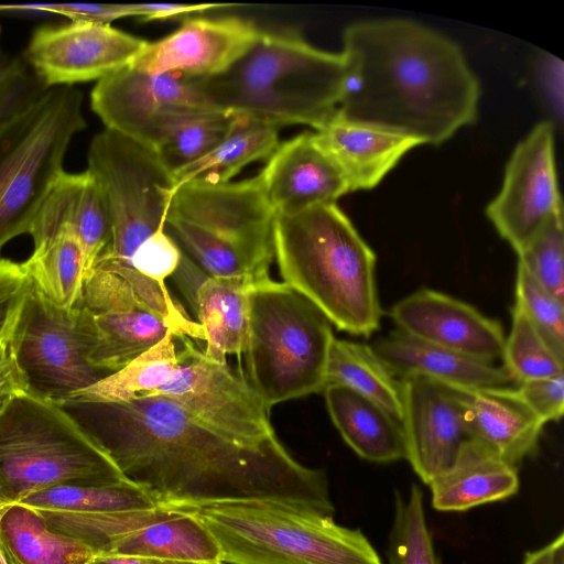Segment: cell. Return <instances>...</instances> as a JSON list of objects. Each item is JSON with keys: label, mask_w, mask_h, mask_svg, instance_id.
<instances>
[{"label": "cell", "mask_w": 564, "mask_h": 564, "mask_svg": "<svg viewBox=\"0 0 564 564\" xmlns=\"http://www.w3.org/2000/svg\"><path fill=\"white\" fill-rule=\"evenodd\" d=\"M122 475L162 507L270 501L333 516L326 475L299 463L279 438L249 444L203 423L163 395L58 403Z\"/></svg>", "instance_id": "6da1fadb"}, {"label": "cell", "mask_w": 564, "mask_h": 564, "mask_svg": "<svg viewBox=\"0 0 564 564\" xmlns=\"http://www.w3.org/2000/svg\"><path fill=\"white\" fill-rule=\"evenodd\" d=\"M347 74L337 115L441 144L477 118L480 84L451 39L403 19L344 31Z\"/></svg>", "instance_id": "7a4b0ae2"}, {"label": "cell", "mask_w": 564, "mask_h": 564, "mask_svg": "<svg viewBox=\"0 0 564 564\" xmlns=\"http://www.w3.org/2000/svg\"><path fill=\"white\" fill-rule=\"evenodd\" d=\"M347 74L343 53L319 50L293 31H261L224 72L197 78L216 110L279 128L316 130L337 112Z\"/></svg>", "instance_id": "3957f363"}, {"label": "cell", "mask_w": 564, "mask_h": 564, "mask_svg": "<svg viewBox=\"0 0 564 564\" xmlns=\"http://www.w3.org/2000/svg\"><path fill=\"white\" fill-rule=\"evenodd\" d=\"M273 247L282 282L332 325L365 337L379 328L376 254L336 204L275 215Z\"/></svg>", "instance_id": "277c9868"}, {"label": "cell", "mask_w": 564, "mask_h": 564, "mask_svg": "<svg viewBox=\"0 0 564 564\" xmlns=\"http://www.w3.org/2000/svg\"><path fill=\"white\" fill-rule=\"evenodd\" d=\"M274 218L259 175L196 181L174 187L165 230L208 276L257 282L270 278Z\"/></svg>", "instance_id": "5b68a950"}, {"label": "cell", "mask_w": 564, "mask_h": 564, "mask_svg": "<svg viewBox=\"0 0 564 564\" xmlns=\"http://www.w3.org/2000/svg\"><path fill=\"white\" fill-rule=\"evenodd\" d=\"M124 479L58 403L24 389L0 402V507L51 487Z\"/></svg>", "instance_id": "8992f818"}, {"label": "cell", "mask_w": 564, "mask_h": 564, "mask_svg": "<svg viewBox=\"0 0 564 564\" xmlns=\"http://www.w3.org/2000/svg\"><path fill=\"white\" fill-rule=\"evenodd\" d=\"M330 322L305 296L270 278L248 292L249 386L267 409L326 386Z\"/></svg>", "instance_id": "52a82bcc"}, {"label": "cell", "mask_w": 564, "mask_h": 564, "mask_svg": "<svg viewBox=\"0 0 564 564\" xmlns=\"http://www.w3.org/2000/svg\"><path fill=\"white\" fill-rule=\"evenodd\" d=\"M193 511L229 564H382L366 535L332 516L270 501L209 505Z\"/></svg>", "instance_id": "ba28073f"}, {"label": "cell", "mask_w": 564, "mask_h": 564, "mask_svg": "<svg viewBox=\"0 0 564 564\" xmlns=\"http://www.w3.org/2000/svg\"><path fill=\"white\" fill-rule=\"evenodd\" d=\"M82 93L48 88L0 127V253L32 224L58 177L74 135L87 126ZM1 259V258H0Z\"/></svg>", "instance_id": "9c48e42d"}, {"label": "cell", "mask_w": 564, "mask_h": 564, "mask_svg": "<svg viewBox=\"0 0 564 564\" xmlns=\"http://www.w3.org/2000/svg\"><path fill=\"white\" fill-rule=\"evenodd\" d=\"M87 170L102 192L110 223V241L93 269L111 272L131 286L132 257L165 229L173 175L153 149L108 129L91 140Z\"/></svg>", "instance_id": "30bf717a"}, {"label": "cell", "mask_w": 564, "mask_h": 564, "mask_svg": "<svg viewBox=\"0 0 564 564\" xmlns=\"http://www.w3.org/2000/svg\"><path fill=\"white\" fill-rule=\"evenodd\" d=\"M8 345L23 389L55 403L107 376L88 359L89 337L79 306L61 308L31 283Z\"/></svg>", "instance_id": "8fae6325"}, {"label": "cell", "mask_w": 564, "mask_h": 564, "mask_svg": "<svg viewBox=\"0 0 564 564\" xmlns=\"http://www.w3.org/2000/svg\"><path fill=\"white\" fill-rule=\"evenodd\" d=\"M90 104L106 129L154 151L186 117L216 110L203 95L197 78L152 74L131 65L98 80Z\"/></svg>", "instance_id": "7c38bea8"}, {"label": "cell", "mask_w": 564, "mask_h": 564, "mask_svg": "<svg viewBox=\"0 0 564 564\" xmlns=\"http://www.w3.org/2000/svg\"><path fill=\"white\" fill-rule=\"evenodd\" d=\"M178 361L166 381L151 395L176 402L208 426L249 444L276 438L269 409L242 377L227 364L209 359L192 338L180 336Z\"/></svg>", "instance_id": "4fadbf2b"}, {"label": "cell", "mask_w": 564, "mask_h": 564, "mask_svg": "<svg viewBox=\"0 0 564 564\" xmlns=\"http://www.w3.org/2000/svg\"><path fill=\"white\" fill-rule=\"evenodd\" d=\"M486 215L517 254L563 216L551 122L538 123L516 147Z\"/></svg>", "instance_id": "5bb4252c"}, {"label": "cell", "mask_w": 564, "mask_h": 564, "mask_svg": "<svg viewBox=\"0 0 564 564\" xmlns=\"http://www.w3.org/2000/svg\"><path fill=\"white\" fill-rule=\"evenodd\" d=\"M89 337L90 364L107 376L150 349L174 326L120 276L91 269L78 304Z\"/></svg>", "instance_id": "9a60e30c"}, {"label": "cell", "mask_w": 564, "mask_h": 564, "mask_svg": "<svg viewBox=\"0 0 564 564\" xmlns=\"http://www.w3.org/2000/svg\"><path fill=\"white\" fill-rule=\"evenodd\" d=\"M147 44L107 23L69 21L37 28L23 59L47 88L72 86L130 65Z\"/></svg>", "instance_id": "2e32d148"}, {"label": "cell", "mask_w": 564, "mask_h": 564, "mask_svg": "<svg viewBox=\"0 0 564 564\" xmlns=\"http://www.w3.org/2000/svg\"><path fill=\"white\" fill-rule=\"evenodd\" d=\"M405 459L429 485L455 459L468 432L465 408L453 387L420 377L399 379Z\"/></svg>", "instance_id": "e0dca14e"}, {"label": "cell", "mask_w": 564, "mask_h": 564, "mask_svg": "<svg viewBox=\"0 0 564 564\" xmlns=\"http://www.w3.org/2000/svg\"><path fill=\"white\" fill-rule=\"evenodd\" d=\"M260 32L252 21L238 17L186 19L170 35L148 42L130 65L152 74L210 77L237 61Z\"/></svg>", "instance_id": "ac0fdd59"}, {"label": "cell", "mask_w": 564, "mask_h": 564, "mask_svg": "<svg viewBox=\"0 0 564 564\" xmlns=\"http://www.w3.org/2000/svg\"><path fill=\"white\" fill-rule=\"evenodd\" d=\"M397 329L417 339L494 364L502 358L500 323L442 292L421 289L390 310Z\"/></svg>", "instance_id": "d6986e66"}, {"label": "cell", "mask_w": 564, "mask_h": 564, "mask_svg": "<svg viewBox=\"0 0 564 564\" xmlns=\"http://www.w3.org/2000/svg\"><path fill=\"white\" fill-rule=\"evenodd\" d=\"M258 175L275 215L336 204L350 192L344 174L313 132L280 143Z\"/></svg>", "instance_id": "ffe728a7"}, {"label": "cell", "mask_w": 564, "mask_h": 564, "mask_svg": "<svg viewBox=\"0 0 564 564\" xmlns=\"http://www.w3.org/2000/svg\"><path fill=\"white\" fill-rule=\"evenodd\" d=\"M453 388L465 408L470 440L516 467L535 451L544 423L517 388Z\"/></svg>", "instance_id": "44dd1931"}, {"label": "cell", "mask_w": 564, "mask_h": 564, "mask_svg": "<svg viewBox=\"0 0 564 564\" xmlns=\"http://www.w3.org/2000/svg\"><path fill=\"white\" fill-rule=\"evenodd\" d=\"M314 134L344 174L350 192L373 188L405 153L422 144L415 138L348 120L337 112Z\"/></svg>", "instance_id": "7402d4cb"}, {"label": "cell", "mask_w": 564, "mask_h": 564, "mask_svg": "<svg viewBox=\"0 0 564 564\" xmlns=\"http://www.w3.org/2000/svg\"><path fill=\"white\" fill-rule=\"evenodd\" d=\"M63 227L78 238L88 274L110 241L105 198L88 170L77 174L64 172L58 177L32 224L34 246Z\"/></svg>", "instance_id": "603a6c76"}, {"label": "cell", "mask_w": 564, "mask_h": 564, "mask_svg": "<svg viewBox=\"0 0 564 564\" xmlns=\"http://www.w3.org/2000/svg\"><path fill=\"white\" fill-rule=\"evenodd\" d=\"M372 349L394 376H420L462 388L509 387L503 366L481 361L394 329Z\"/></svg>", "instance_id": "cb8c5ba5"}, {"label": "cell", "mask_w": 564, "mask_h": 564, "mask_svg": "<svg viewBox=\"0 0 564 564\" xmlns=\"http://www.w3.org/2000/svg\"><path fill=\"white\" fill-rule=\"evenodd\" d=\"M427 486L434 509L462 512L513 496L519 476L516 466L468 438L449 467Z\"/></svg>", "instance_id": "d4e9b609"}, {"label": "cell", "mask_w": 564, "mask_h": 564, "mask_svg": "<svg viewBox=\"0 0 564 564\" xmlns=\"http://www.w3.org/2000/svg\"><path fill=\"white\" fill-rule=\"evenodd\" d=\"M323 391L334 425L359 457L380 464L405 457L400 420L344 386L327 384Z\"/></svg>", "instance_id": "484cf974"}, {"label": "cell", "mask_w": 564, "mask_h": 564, "mask_svg": "<svg viewBox=\"0 0 564 564\" xmlns=\"http://www.w3.org/2000/svg\"><path fill=\"white\" fill-rule=\"evenodd\" d=\"M252 281L207 276L199 285L193 310L203 328L204 354L227 364L228 355L245 352L248 337V292Z\"/></svg>", "instance_id": "4316f807"}, {"label": "cell", "mask_w": 564, "mask_h": 564, "mask_svg": "<svg viewBox=\"0 0 564 564\" xmlns=\"http://www.w3.org/2000/svg\"><path fill=\"white\" fill-rule=\"evenodd\" d=\"M0 547L7 564H88L96 555L48 529L37 511L20 502L0 507Z\"/></svg>", "instance_id": "83f0119b"}, {"label": "cell", "mask_w": 564, "mask_h": 564, "mask_svg": "<svg viewBox=\"0 0 564 564\" xmlns=\"http://www.w3.org/2000/svg\"><path fill=\"white\" fill-rule=\"evenodd\" d=\"M111 553L160 562L221 561L217 540L193 511L175 513L124 535Z\"/></svg>", "instance_id": "f1b7e54d"}, {"label": "cell", "mask_w": 564, "mask_h": 564, "mask_svg": "<svg viewBox=\"0 0 564 564\" xmlns=\"http://www.w3.org/2000/svg\"><path fill=\"white\" fill-rule=\"evenodd\" d=\"M31 285L54 305L72 310L83 295L86 262L83 247L68 228H61L34 246L21 263Z\"/></svg>", "instance_id": "f546056e"}, {"label": "cell", "mask_w": 564, "mask_h": 564, "mask_svg": "<svg viewBox=\"0 0 564 564\" xmlns=\"http://www.w3.org/2000/svg\"><path fill=\"white\" fill-rule=\"evenodd\" d=\"M20 503L34 509L43 519L151 510L162 507L149 492L128 479L101 485L51 487L28 496Z\"/></svg>", "instance_id": "4dcf8cb0"}, {"label": "cell", "mask_w": 564, "mask_h": 564, "mask_svg": "<svg viewBox=\"0 0 564 564\" xmlns=\"http://www.w3.org/2000/svg\"><path fill=\"white\" fill-rule=\"evenodd\" d=\"M278 129L236 117L230 131L218 145L173 174L175 187L196 181L213 184L230 182L246 165L272 155L280 144Z\"/></svg>", "instance_id": "1f68e13d"}, {"label": "cell", "mask_w": 564, "mask_h": 564, "mask_svg": "<svg viewBox=\"0 0 564 564\" xmlns=\"http://www.w3.org/2000/svg\"><path fill=\"white\" fill-rule=\"evenodd\" d=\"M327 384L344 386L402 421L400 381L367 344L334 338L326 369Z\"/></svg>", "instance_id": "d6a6232c"}, {"label": "cell", "mask_w": 564, "mask_h": 564, "mask_svg": "<svg viewBox=\"0 0 564 564\" xmlns=\"http://www.w3.org/2000/svg\"><path fill=\"white\" fill-rule=\"evenodd\" d=\"M177 336L174 332H169L163 339L126 367L104 377L74 397L120 401L135 395L153 394L177 365Z\"/></svg>", "instance_id": "836d02e7"}, {"label": "cell", "mask_w": 564, "mask_h": 564, "mask_svg": "<svg viewBox=\"0 0 564 564\" xmlns=\"http://www.w3.org/2000/svg\"><path fill=\"white\" fill-rule=\"evenodd\" d=\"M235 119L236 116L219 110L191 115L170 130L155 152L173 175L218 145Z\"/></svg>", "instance_id": "e575fe53"}, {"label": "cell", "mask_w": 564, "mask_h": 564, "mask_svg": "<svg viewBox=\"0 0 564 564\" xmlns=\"http://www.w3.org/2000/svg\"><path fill=\"white\" fill-rule=\"evenodd\" d=\"M423 494L412 485L406 497L394 492V517L388 540L389 564H441L427 527Z\"/></svg>", "instance_id": "d590c367"}, {"label": "cell", "mask_w": 564, "mask_h": 564, "mask_svg": "<svg viewBox=\"0 0 564 564\" xmlns=\"http://www.w3.org/2000/svg\"><path fill=\"white\" fill-rule=\"evenodd\" d=\"M503 367L517 384L563 373V361L550 349L524 313L514 305L512 325L506 337Z\"/></svg>", "instance_id": "8d00e7d4"}, {"label": "cell", "mask_w": 564, "mask_h": 564, "mask_svg": "<svg viewBox=\"0 0 564 564\" xmlns=\"http://www.w3.org/2000/svg\"><path fill=\"white\" fill-rule=\"evenodd\" d=\"M555 356L564 357V301L545 291L520 265L517 268L516 303Z\"/></svg>", "instance_id": "74e56055"}, {"label": "cell", "mask_w": 564, "mask_h": 564, "mask_svg": "<svg viewBox=\"0 0 564 564\" xmlns=\"http://www.w3.org/2000/svg\"><path fill=\"white\" fill-rule=\"evenodd\" d=\"M518 264L545 291L564 301L563 216L554 218L525 249L518 253Z\"/></svg>", "instance_id": "f35d334b"}, {"label": "cell", "mask_w": 564, "mask_h": 564, "mask_svg": "<svg viewBox=\"0 0 564 564\" xmlns=\"http://www.w3.org/2000/svg\"><path fill=\"white\" fill-rule=\"evenodd\" d=\"M47 89L23 58L0 63V127Z\"/></svg>", "instance_id": "ab89813d"}, {"label": "cell", "mask_w": 564, "mask_h": 564, "mask_svg": "<svg viewBox=\"0 0 564 564\" xmlns=\"http://www.w3.org/2000/svg\"><path fill=\"white\" fill-rule=\"evenodd\" d=\"M29 288L21 263L0 259V344L8 341Z\"/></svg>", "instance_id": "60d3db41"}, {"label": "cell", "mask_w": 564, "mask_h": 564, "mask_svg": "<svg viewBox=\"0 0 564 564\" xmlns=\"http://www.w3.org/2000/svg\"><path fill=\"white\" fill-rule=\"evenodd\" d=\"M517 390L528 406L545 424L558 421L564 411L563 373L521 382Z\"/></svg>", "instance_id": "b9f144b4"}, {"label": "cell", "mask_w": 564, "mask_h": 564, "mask_svg": "<svg viewBox=\"0 0 564 564\" xmlns=\"http://www.w3.org/2000/svg\"><path fill=\"white\" fill-rule=\"evenodd\" d=\"M130 17H137L142 21H156L186 17L192 13L204 12L218 8L235 7V3H166L145 2L127 3Z\"/></svg>", "instance_id": "7bdbcfd3"}, {"label": "cell", "mask_w": 564, "mask_h": 564, "mask_svg": "<svg viewBox=\"0 0 564 564\" xmlns=\"http://www.w3.org/2000/svg\"><path fill=\"white\" fill-rule=\"evenodd\" d=\"M172 275L176 276L180 290L193 307L197 290L208 275L183 250L180 263Z\"/></svg>", "instance_id": "ee69618b"}, {"label": "cell", "mask_w": 564, "mask_h": 564, "mask_svg": "<svg viewBox=\"0 0 564 564\" xmlns=\"http://www.w3.org/2000/svg\"><path fill=\"white\" fill-rule=\"evenodd\" d=\"M521 564H564V533L561 532L546 545L527 552Z\"/></svg>", "instance_id": "f6af8a7d"}, {"label": "cell", "mask_w": 564, "mask_h": 564, "mask_svg": "<svg viewBox=\"0 0 564 564\" xmlns=\"http://www.w3.org/2000/svg\"><path fill=\"white\" fill-rule=\"evenodd\" d=\"M23 389L8 341L0 344V390Z\"/></svg>", "instance_id": "bcb514c9"}, {"label": "cell", "mask_w": 564, "mask_h": 564, "mask_svg": "<svg viewBox=\"0 0 564 564\" xmlns=\"http://www.w3.org/2000/svg\"><path fill=\"white\" fill-rule=\"evenodd\" d=\"M160 561L120 553L96 554L88 564H159Z\"/></svg>", "instance_id": "7dc6e473"}, {"label": "cell", "mask_w": 564, "mask_h": 564, "mask_svg": "<svg viewBox=\"0 0 564 564\" xmlns=\"http://www.w3.org/2000/svg\"><path fill=\"white\" fill-rule=\"evenodd\" d=\"M159 564H224L221 561H213V562H172V561H161Z\"/></svg>", "instance_id": "c3c4849f"}, {"label": "cell", "mask_w": 564, "mask_h": 564, "mask_svg": "<svg viewBox=\"0 0 564 564\" xmlns=\"http://www.w3.org/2000/svg\"><path fill=\"white\" fill-rule=\"evenodd\" d=\"M13 390L12 389H1L0 390V402Z\"/></svg>", "instance_id": "681fc988"}, {"label": "cell", "mask_w": 564, "mask_h": 564, "mask_svg": "<svg viewBox=\"0 0 564 564\" xmlns=\"http://www.w3.org/2000/svg\"><path fill=\"white\" fill-rule=\"evenodd\" d=\"M0 564H7L3 553L1 551V547H0Z\"/></svg>", "instance_id": "f907efd6"}]
</instances>
